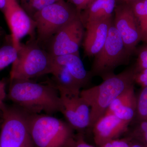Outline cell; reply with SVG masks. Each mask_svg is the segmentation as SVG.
<instances>
[{
    "label": "cell",
    "instance_id": "3",
    "mask_svg": "<svg viewBox=\"0 0 147 147\" xmlns=\"http://www.w3.org/2000/svg\"><path fill=\"white\" fill-rule=\"evenodd\" d=\"M29 129L34 147H67L75 136L67 122L47 114H30Z\"/></svg>",
    "mask_w": 147,
    "mask_h": 147
},
{
    "label": "cell",
    "instance_id": "25",
    "mask_svg": "<svg viewBox=\"0 0 147 147\" xmlns=\"http://www.w3.org/2000/svg\"><path fill=\"white\" fill-rule=\"evenodd\" d=\"M75 7L79 13L87 8L95 0H66Z\"/></svg>",
    "mask_w": 147,
    "mask_h": 147
},
{
    "label": "cell",
    "instance_id": "31",
    "mask_svg": "<svg viewBox=\"0 0 147 147\" xmlns=\"http://www.w3.org/2000/svg\"><path fill=\"white\" fill-rule=\"evenodd\" d=\"M100 147H112V145H111V142H106L105 144H104L102 146Z\"/></svg>",
    "mask_w": 147,
    "mask_h": 147
},
{
    "label": "cell",
    "instance_id": "5",
    "mask_svg": "<svg viewBox=\"0 0 147 147\" xmlns=\"http://www.w3.org/2000/svg\"><path fill=\"white\" fill-rule=\"evenodd\" d=\"M131 55L125 47L113 21L105 44L94 56L90 71L91 75L99 76L104 80L115 74L117 67L128 64Z\"/></svg>",
    "mask_w": 147,
    "mask_h": 147
},
{
    "label": "cell",
    "instance_id": "6",
    "mask_svg": "<svg viewBox=\"0 0 147 147\" xmlns=\"http://www.w3.org/2000/svg\"><path fill=\"white\" fill-rule=\"evenodd\" d=\"M80 16L75 7L66 0L45 7L32 17L36 24V42L50 41L58 31Z\"/></svg>",
    "mask_w": 147,
    "mask_h": 147
},
{
    "label": "cell",
    "instance_id": "27",
    "mask_svg": "<svg viewBox=\"0 0 147 147\" xmlns=\"http://www.w3.org/2000/svg\"><path fill=\"white\" fill-rule=\"evenodd\" d=\"M110 142L112 147H130V139L127 137L113 139Z\"/></svg>",
    "mask_w": 147,
    "mask_h": 147
},
{
    "label": "cell",
    "instance_id": "30",
    "mask_svg": "<svg viewBox=\"0 0 147 147\" xmlns=\"http://www.w3.org/2000/svg\"><path fill=\"white\" fill-rule=\"evenodd\" d=\"M7 3V0H0V10L3 12Z\"/></svg>",
    "mask_w": 147,
    "mask_h": 147
},
{
    "label": "cell",
    "instance_id": "23",
    "mask_svg": "<svg viewBox=\"0 0 147 147\" xmlns=\"http://www.w3.org/2000/svg\"><path fill=\"white\" fill-rule=\"evenodd\" d=\"M146 69H147V50L142 47L138 52V58L134 71L136 73Z\"/></svg>",
    "mask_w": 147,
    "mask_h": 147
},
{
    "label": "cell",
    "instance_id": "22",
    "mask_svg": "<svg viewBox=\"0 0 147 147\" xmlns=\"http://www.w3.org/2000/svg\"><path fill=\"white\" fill-rule=\"evenodd\" d=\"M127 3L131 6L140 28L144 22L147 15L144 0H134Z\"/></svg>",
    "mask_w": 147,
    "mask_h": 147
},
{
    "label": "cell",
    "instance_id": "19",
    "mask_svg": "<svg viewBox=\"0 0 147 147\" xmlns=\"http://www.w3.org/2000/svg\"><path fill=\"white\" fill-rule=\"evenodd\" d=\"M17 53L12 43L0 48V71L14 62L17 58Z\"/></svg>",
    "mask_w": 147,
    "mask_h": 147
},
{
    "label": "cell",
    "instance_id": "21",
    "mask_svg": "<svg viewBox=\"0 0 147 147\" xmlns=\"http://www.w3.org/2000/svg\"><path fill=\"white\" fill-rule=\"evenodd\" d=\"M138 122L147 120V86L142 88L137 96L136 116Z\"/></svg>",
    "mask_w": 147,
    "mask_h": 147
},
{
    "label": "cell",
    "instance_id": "15",
    "mask_svg": "<svg viewBox=\"0 0 147 147\" xmlns=\"http://www.w3.org/2000/svg\"><path fill=\"white\" fill-rule=\"evenodd\" d=\"M52 74L54 84L60 95H64L72 97L80 96L81 86L68 70L63 66L54 63L51 74Z\"/></svg>",
    "mask_w": 147,
    "mask_h": 147
},
{
    "label": "cell",
    "instance_id": "13",
    "mask_svg": "<svg viewBox=\"0 0 147 147\" xmlns=\"http://www.w3.org/2000/svg\"><path fill=\"white\" fill-rule=\"evenodd\" d=\"M113 18L87 25L83 46L85 55L89 57H94L105 44Z\"/></svg>",
    "mask_w": 147,
    "mask_h": 147
},
{
    "label": "cell",
    "instance_id": "7",
    "mask_svg": "<svg viewBox=\"0 0 147 147\" xmlns=\"http://www.w3.org/2000/svg\"><path fill=\"white\" fill-rule=\"evenodd\" d=\"M0 147H34L29 129L30 113L17 105H5Z\"/></svg>",
    "mask_w": 147,
    "mask_h": 147
},
{
    "label": "cell",
    "instance_id": "24",
    "mask_svg": "<svg viewBox=\"0 0 147 147\" xmlns=\"http://www.w3.org/2000/svg\"><path fill=\"white\" fill-rule=\"evenodd\" d=\"M67 147H95L85 141L83 133H79L74 136Z\"/></svg>",
    "mask_w": 147,
    "mask_h": 147
},
{
    "label": "cell",
    "instance_id": "33",
    "mask_svg": "<svg viewBox=\"0 0 147 147\" xmlns=\"http://www.w3.org/2000/svg\"><path fill=\"white\" fill-rule=\"evenodd\" d=\"M142 47V48H144V49H145V50H147V45Z\"/></svg>",
    "mask_w": 147,
    "mask_h": 147
},
{
    "label": "cell",
    "instance_id": "28",
    "mask_svg": "<svg viewBox=\"0 0 147 147\" xmlns=\"http://www.w3.org/2000/svg\"><path fill=\"white\" fill-rule=\"evenodd\" d=\"M6 94L5 91V85L4 82L0 81V111L4 107L5 104L4 101L5 99Z\"/></svg>",
    "mask_w": 147,
    "mask_h": 147
},
{
    "label": "cell",
    "instance_id": "4",
    "mask_svg": "<svg viewBox=\"0 0 147 147\" xmlns=\"http://www.w3.org/2000/svg\"><path fill=\"white\" fill-rule=\"evenodd\" d=\"M17 53L11 69L10 81L31 80L51 74L53 57L40 47L36 39L30 40L26 44L21 43Z\"/></svg>",
    "mask_w": 147,
    "mask_h": 147
},
{
    "label": "cell",
    "instance_id": "14",
    "mask_svg": "<svg viewBox=\"0 0 147 147\" xmlns=\"http://www.w3.org/2000/svg\"><path fill=\"white\" fill-rule=\"evenodd\" d=\"M136 110L137 96L134 84L125 90L113 100L105 115H115L122 120L130 123L136 116Z\"/></svg>",
    "mask_w": 147,
    "mask_h": 147
},
{
    "label": "cell",
    "instance_id": "29",
    "mask_svg": "<svg viewBox=\"0 0 147 147\" xmlns=\"http://www.w3.org/2000/svg\"><path fill=\"white\" fill-rule=\"evenodd\" d=\"M144 1L147 11V0H144ZM140 30L142 35V41L147 43V15L144 22L140 27Z\"/></svg>",
    "mask_w": 147,
    "mask_h": 147
},
{
    "label": "cell",
    "instance_id": "16",
    "mask_svg": "<svg viewBox=\"0 0 147 147\" xmlns=\"http://www.w3.org/2000/svg\"><path fill=\"white\" fill-rule=\"evenodd\" d=\"M117 0H95L80 13L84 28L88 24L113 18Z\"/></svg>",
    "mask_w": 147,
    "mask_h": 147
},
{
    "label": "cell",
    "instance_id": "1",
    "mask_svg": "<svg viewBox=\"0 0 147 147\" xmlns=\"http://www.w3.org/2000/svg\"><path fill=\"white\" fill-rule=\"evenodd\" d=\"M8 96L14 105L30 114L44 112L51 115L61 113L63 109L59 92L52 84L43 85L31 80H11Z\"/></svg>",
    "mask_w": 147,
    "mask_h": 147
},
{
    "label": "cell",
    "instance_id": "12",
    "mask_svg": "<svg viewBox=\"0 0 147 147\" xmlns=\"http://www.w3.org/2000/svg\"><path fill=\"white\" fill-rule=\"evenodd\" d=\"M129 123L115 115H104L92 128L95 143L100 147L106 142L117 139L122 134L128 131Z\"/></svg>",
    "mask_w": 147,
    "mask_h": 147
},
{
    "label": "cell",
    "instance_id": "32",
    "mask_svg": "<svg viewBox=\"0 0 147 147\" xmlns=\"http://www.w3.org/2000/svg\"><path fill=\"white\" fill-rule=\"evenodd\" d=\"M131 1H134V0H117V3H127Z\"/></svg>",
    "mask_w": 147,
    "mask_h": 147
},
{
    "label": "cell",
    "instance_id": "26",
    "mask_svg": "<svg viewBox=\"0 0 147 147\" xmlns=\"http://www.w3.org/2000/svg\"><path fill=\"white\" fill-rule=\"evenodd\" d=\"M134 82L142 88L147 86V69L137 73H134Z\"/></svg>",
    "mask_w": 147,
    "mask_h": 147
},
{
    "label": "cell",
    "instance_id": "2",
    "mask_svg": "<svg viewBox=\"0 0 147 147\" xmlns=\"http://www.w3.org/2000/svg\"><path fill=\"white\" fill-rule=\"evenodd\" d=\"M134 68L127 69L103 80L102 83L81 90L80 96L90 109L88 129L105 115L113 100L125 90L134 84Z\"/></svg>",
    "mask_w": 147,
    "mask_h": 147
},
{
    "label": "cell",
    "instance_id": "9",
    "mask_svg": "<svg viewBox=\"0 0 147 147\" xmlns=\"http://www.w3.org/2000/svg\"><path fill=\"white\" fill-rule=\"evenodd\" d=\"M3 13L11 32V41L18 50L21 40L29 36L30 40H35L36 24L20 5L17 0H7Z\"/></svg>",
    "mask_w": 147,
    "mask_h": 147
},
{
    "label": "cell",
    "instance_id": "11",
    "mask_svg": "<svg viewBox=\"0 0 147 147\" xmlns=\"http://www.w3.org/2000/svg\"><path fill=\"white\" fill-rule=\"evenodd\" d=\"M63 114L67 122L79 133L88 129L90 109L89 105L79 96H69L60 95Z\"/></svg>",
    "mask_w": 147,
    "mask_h": 147
},
{
    "label": "cell",
    "instance_id": "20",
    "mask_svg": "<svg viewBox=\"0 0 147 147\" xmlns=\"http://www.w3.org/2000/svg\"><path fill=\"white\" fill-rule=\"evenodd\" d=\"M127 137L139 142L144 147H147V120L138 122Z\"/></svg>",
    "mask_w": 147,
    "mask_h": 147
},
{
    "label": "cell",
    "instance_id": "10",
    "mask_svg": "<svg viewBox=\"0 0 147 147\" xmlns=\"http://www.w3.org/2000/svg\"><path fill=\"white\" fill-rule=\"evenodd\" d=\"M113 24L120 35L126 49L131 55L142 40L140 26L131 6L127 3H117Z\"/></svg>",
    "mask_w": 147,
    "mask_h": 147
},
{
    "label": "cell",
    "instance_id": "18",
    "mask_svg": "<svg viewBox=\"0 0 147 147\" xmlns=\"http://www.w3.org/2000/svg\"><path fill=\"white\" fill-rule=\"evenodd\" d=\"M60 0H17L24 10L32 18L35 13Z\"/></svg>",
    "mask_w": 147,
    "mask_h": 147
},
{
    "label": "cell",
    "instance_id": "8",
    "mask_svg": "<svg viewBox=\"0 0 147 147\" xmlns=\"http://www.w3.org/2000/svg\"><path fill=\"white\" fill-rule=\"evenodd\" d=\"M85 33L80 16L53 36L50 40L49 53L53 57L70 54L79 55V48L84 40Z\"/></svg>",
    "mask_w": 147,
    "mask_h": 147
},
{
    "label": "cell",
    "instance_id": "17",
    "mask_svg": "<svg viewBox=\"0 0 147 147\" xmlns=\"http://www.w3.org/2000/svg\"><path fill=\"white\" fill-rule=\"evenodd\" d=\"M54 63L63 66L79 82L82 88L89 84L92 77L90 71L85 69L80 55L70 54L53 57Z\"/></svg>",
    "mask_w": 147,
    "mask_h": 147
}]
</instances>
